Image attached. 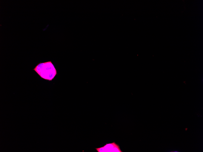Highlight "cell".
I'll return each mask as SVG.
<instances>
[{"label": "cell", "instance_id": "1", "mask_svg": "<svg viewBox=\"0 0 203 152\" xmlns=\"http://www.w3.org/2000/svg\"><path fill=\"white\" fill-rule=\"evenodd\" d=\"M44 79L52 80L57 74V71L51 61L40 62L33 69Z\"/></svg>", "mask_w": 203, "mask_h": 152}, {"label": "cell", "instance_id": "2", "mask_svg": "<svg viewBox=\"0 0 203 152\" xmlns=\"http://www.w3.org/2000/svg\"><path fill=\"white\" fill-rule=\"evenodd\" d=\"M98 152H122L119 145L115 142L106 144L104 146L95 148Z\"/></svg>", "mask_w": 203, "mask_h": 152}]
</instances>
